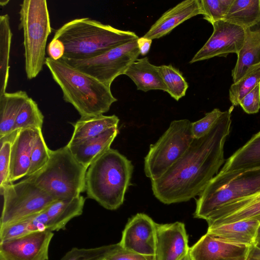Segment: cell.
<instances>
[{"label":"cell","instance_id":"6da1fadb","mask_svg":"<svg viewBox=\"0 0 260 260\" xmlns=\"http://www.w3.org/2000/svg\"><path fill=\"white\" fill-rule=\"evenodd\" d=\"M234 106L222 112L205 136L194 138L185 153L158 179L151 181L155 197L165 204L186 202L201 193L224 162Z\"/></svg>","mask_w":260,"mask_h":260},{"label":"cell","instance_id":"7a4b0ae2","mask_svg":"<svg viewBox=\"0 0 260 260\" xmlns=\"http://www.w3.org/2000/svg\"><path fill=\"white\" fill-rule=\"evenodd\" d=\"M139 38L134 32L119 29L87 17L64 24L53 38L63 44L64 52L61 58L74 60L94 57Z\"/></svg>","mask_w":260,"mask_h":260},{"label":"cell","instance_id":"3957f363","mask_svg":"<svg viewBox=\"0 0 260 260\" xmlns=\"http://www.w3.org/2000/svg\"><path fill=\"white\" fill-rule=\"evenodd\" d=\"M45 64L61 88L63 100L72 105L81 117L103 115L117 101L111 87L62 59L47 57Z\"/></svg>","mask_w":260,"mask_h":260},{"label":"cell","instance_id":"277c9868","mask_svg":"<svg viewBox=\"0 0 260 260\" xmlns=\"http://www.w3.org/2000/svg\"><path fill=\"white\" fill-rule=\"evenodd\" d=\"M133 169L131 160L118 150L110 148L96 158L87 170L85 191L87 197L107 210L117 209L124 202Z\"/></svg>","mask_w":260,"mask_h":260},{"label":"cell","instance_id":"5b68a950","mask_svg":"<svg viewBox=\"0 0 260 260\" xmlns=\"http://www.w3.org/2000/svg\"><path fill=\"white\" fill-rule=\"evenodd\" d=\"M87 170L75 159L66 145L51 150L47 164L25 178L55 200L68 199L78 197L86 190Z\"/></svg>","mask_w":260,"mask_h":260},{"label":"cell","instance_id":"8992f818","mask_svg":"<svg viewBox=\"0 0 260 260\" xmlns=\"http://www.w3.org/2000/svg\"><path fill=\"white\" fill-rule=\"evenodd\" d=\"M260 191V167L219 171L196 200L194 218L206 220L222 206Z\"/></svg>","mask_w":260,"mask_h":260},{"label":"cell","instance_id":"52a82bcc","mask_svg":"<svg viewBox=\"0 0 260 260\" xmlns=\"http://www.w3.org/2000/svg\"><path fill=\"white\" fill-rule=\"evenodd\" d=\"M19 28L23 30L25 70L28 79L36 77L45 64V48L51 32L46 0H24L20 5Z\"/></svg>","mask_w":260,"mask_h":260},{"label":"cell","instance_id":"ba28073f","mask_svg":"<svg viewBox=\"0 0 260 260\" xmlns=\"http://www.w3.org/2000/svg\"><path fill=\"white\" fill-rule=\"evenodd\" d=\"M188 119L171 122L157 141L150 146L144 158V172L151 181L162 176L187 151L194 139Z\"/></svg>","mask_w":260,"mask_h":260},{"label":"cell","instance_id":"9c48e42d","mask_svg":"<svg viewBox=\"0 0 260 260\" xmlns=\"http://www.w3.org/2000/svg\"><path fill=\"white\" fill-rule=\"evenodd\" d=\"M1 194L3 206L0 229L45 210L56 200L25 178L7 186Z\"/></svg>","mask_w":260,"mask_h":260},{"label":"cell","instance_id":"30bf717a","mask_svg":"<svg viewBox=\"0 0 260 260\" xmlns=\"http://www.w3.org/2000/svg\"><path fill=\"white\" fill-rule=\"evenodd\" d=\"M137 40L114 47L91 58L82 60L60 59L111 87L115 79L124 74L130 65L138 59L140 52Z\"/></svg>","mask_w":260,"mask_h":260},{"label":"cell","instance_id":"8fae6325","mask_svg":"<svg viewBox=\"0 0 260 260\" xmlns=\"http://www.w3.org/2000/svg\"><path fill=\"white\" fill-rule=\"evenodd\" d=\"M213 31L203 46L189 61L192 63L215 56L226 57L237 54L241 50L245 40V29L223 20L212 24Z\"/></svg>","mask_w":260,"mask_h":260},{"label":"cell","instance_id":"7c38bea8","mask_svg":"<svg viewBox=\"0 0 260 260\" xmlns=\"http://www.w3.org/2000/svg\"><path fill=\"white\" fill-rule=\"evenodd\" d=\"M53 235L47 230L0 242V260H48Z\"/></svg>","mask_w":260,"mask_h":260},{"label":"cell","instance_id":"4fadbf2b","mask_svg":"<svg viewBox=\"0 0 260 260\" xmlns=\"http://www.w3.org/2000/svg\"><path fill=\"white\" fill-rule=\"evenodd\" d=\"M156 224L147 214H136L128 220L118 243L127 250L145 256H154Z\"/></svg>","mask_w":260,"mask_h":260},{"label":"cell","instance_id":"5bb4252c","mask_svg":"<svg viewBox=\"0 0 260 260\" xmlns=\"http://www.w3.org/2000/svg\"><path fill=\"white\" fill-rule=\"evenodd\" d=\"M183 223L156 224L155 260H178L189 250Z\"/></svg>","mask_w":260,"mask_h":260},{"label":"cell","instance_id":"9a60e30c","mask_svg":"<svg viewBox=\"0 0 260 260\" xmlns=\"http://www.w3.org/2000/svg\"><path fill=\"white\" fill-rule=\"evenodd\" d=\"M249 246L234 244L206 233L189 248L194 260H244Z\"/></svg>","mask_w":260,"mask_h":260},{"label":"cell","instance_id":"2e32d148","mask_svg":"<svg viewBox=\"0 0 260 260\" xmlns=\"http://www.w3.org/2000/svg\"><path fill=\"white\" fill-rule=\"evenodd\" d=\"M247 220L260 221V191L221 206L206 221L210 227Z\"/></svg>","mask_w":260,"mask_h":260},{"label":"cell","instance_id":"e0dca14e","mask_svg":"<svg viewBox=\"0 0 260 260\" xmlns=\"http://www.w3.org/2000/svg\"><path fill=\"white\" fill-rule=\"evenodd\" d=\"M203 15L200 0H186L165 12L143 38L152 40L169 34L176 27L198 15Z\"/></svg>","mask_w":260,"mask_h":260},{"label":"cell","instance_id":"ac0fdd59","mask_svg":"<svg viewBox=\"0 0 260 260\" xmlns=\"http://www.w3.org/2000/svg\"><path fill=\"white\" fill-rule=\"evenodd\" d=\"M38 128H23L17 131L12 141L10 155V183L26 177Z\"/></svg>","mask_w":260,"mask_h":260},{"label":"cell","instance_id":"d6986e66","mask_svg":"<svg viewBox=\"0 0 260 260\" xmlns=\"http://www.w3.org/2000/svg\"><path fill=\"white\" fill-rule=\"evenodd\" d=\"M118 133V126H116L95 137L69 141L67 146L75 159L88 169L96 158L111 148Z\"/></svg>","mask_w":260,"mask_h":260},{"label":"cell","instance_id":"ffe728a7","mask_svg":"<svg viewBox=\"0 0 260 260\" xmlns=\"http://www.w3.org/2000/svg\"><path fill=\"white\" fill-rule=\"evenodd\" d=\"M259 226L258 220H241L208 227L207 233L225 242L250 246L255 244Z\"/></svg>","mask_w":260,"mask_h":260},{"label":"cell","instance_id":"44dd1931","mask_svg":"<svg viewBox=\"0 0 260 260\" xmlns=\"http://www.w3.org/2000/svg\"><path fill=\"white\" fill-rule=\"evenodd\" d=\"M237 57L232 71L234 83L240 79L251 67L260 63V21L245 29L244 44Z\"/></svg>","mask_w":260,"mask_h":260},{"label":"cell","instance_id":"7402d4cb","mask_svg":"<svg viewBox=\"0 0 260 260\" xmlns=\"http://www.w3.org/2000/svg\"><path fill=\"white\" fill-rule=\"evenodd\" d=\"M124 75L134 82L137 90L144 92L160 90L167 92V88L159 72L158 66L151 64L147 57L134 61Z\"/></svg>","mask_w":260,"mask_h":260},{"label":"cell","instance_id":"603a6c76","mask_svg":"<svg viewBox=\"0 0 260 260\" xmlns=\"http://www.w3.org/2000/svg\"><path fill=\"white\" fill-rule=\"evenodd\" d=\"M84 203L85 199L81 195L53 202L45 209L49 230L53 232L64 229L72 219L82 214Z\"/></svg>","mask_w":260,"mask_h":260},{"label":"cell","instance_id":"cb8c5ba5","mask_svg":"<svg viewBox=\"0 0 260 260\" xmlns=\"http://www.w3.org/2000/svg\"><path fill=\"white\" fill-rule=\"evenodd\" d=\"M256 167H260V131L228 158L220 171Z\"/></svg>","mask_w":260,"mask_h":260},{"label":"cell","instance_id":"d4e9b609","mask_svg":"<svg viewBox=\"0 0 260 260\" xmlns=\"http://www.w3.org/2000/svg\"><path fill=\"white\" fill-rule=\"evenodd\" d=\"M119 119L115 115H100L83 117L74 123V132L70 142L96 137L108 129L118 126Z\"/></svg>","mask_w":260,"mask_h":260},{"label":"cell","instance_id":"484cf974","mask_svg":"<svg viewBox=\"0 0 260 260\" xmlns=\"http://www.w3.org/2000/svg\"><path fill=\"white\" fill-rule=\"evenodd\" d=\"M28 98L22 90L0 96V138L13 133L18 114Z\"/></svg>","mask_w":260,"mask_h":260},{"label":"cell","instance_id":"4316f807","mask_svg":"<svg viewBox=\"0 0 260 260\" xmlns=\"http://www.w3.org/2000/svg\"><path fill=\"white\" fill-rule=\"evenodd\" d=\"M244 29L260 21V0H234L224 20Z\"/></svg>","mask_w":260,"mask_h":260},{"label":"cell","instance_id":"83f0119b","mask_svg":"<svg viewBox=\"0 0 260 260\" xmlns=\"http://www.w3.org/2000/svg\"><path fill=\"white\" fill-rule=\"evenodd\" d=\"M47 230H50L49 218L45 210L16 223L1 228L0 242Z\"/></svg>","mask_w":260,"mask_h":260},{"label":"cell","instance_id":"f1b7e54d","mask_svg":"<svg viewBox=\"0 0 260 260\" xmlns=\"http://www.w3.org/2000/svg\"><path fill=\"white\" fill-rule=\"evenodd\" d=\"M8 14L0 16V96L6 93L9 77V58L12 38Z\"/></svg>","mask_w":260,"mask_h":260},{"label":"cell","instance_id":"f546056e","mask_svg":"<svg viewBox=\"0 0 260 260\" xmlns=\"http://www.w3.org/2000/svg\"><path fill=\"white\" fill-rule=\"evenodd\" d=\"M260 83V63L251 67L229 89V99L233 106H238L241 100Z\"/></svg>","mask_w":260,"mask_h":260},{"label":"cell","instance_id":"4dcf8cb0","mask_svg":"<svg viewBox=\"0 0 260 260\" xmlns=\"http://www.w3.org/2000/svg\"><path fill=\"white\" fill-rule=\"evenodd\" d=\"M167 92L175 100L185 95L188 85L182 73L172 65L158 66Z\"/></svg>","mask_w":260,"mask_h":260},{"label":"cell","instance_id":"1f68e13d","mask_svg":"<svg viewBox=\"0 0 260 260\" xmlns=\"http://www.w3.org/2000/svg\"><path fill=\"white\" fill-rule=\"evenodd\" d=\"M44 116L37 103L28 98L17 117L13 132L23 128H42Z\"/></svg>","mask_w":260,"mask_h":260},{"label":"cell","instance_id":"d6a6232c","mask_svg":"<svg viewBox=\"0 0 260 260\" xmlns=\"http://www.w3.org/2000/svg\"><path fill=\"white\" fill-rule=\"evenodd\" d=\"M50 151L43 137L42 128H38L31 151L29 168L26 177L34 174L47 164L50 158Z\"/></svg>","mask_w":260,"mask_h":260},{"label":"cell","instance_id":"836d02e7","mask_svg":"<svg viewBox=\"0 0 260 260\" xmlns=\"http://www.w3.org/2000/svg\"><path fill=\"white\" fill-rule=\"evenodd\" d=\"M17 131L0 138V190L1 193L4 188L10 185V155L12 141Z\"/></svg>","mask_w":260,"mask_h":260},{"label":"cell","instance_id":"e575fe53","mask_svg":"<svg viewBox=\"0 0 260 260\" xmlns=\"http://www.w3.org/2000/svg\"><path fill=\"white\" fill-rule=\"evenodd\" d=\"M203 18L211 24L224 20L234 0H200Z\"/></svg>","mask_w":260,"mask_h":260},{"label":"cell","instance_id":"d590c367","mask_svg":"<svg viewBox=\"0 0 260 260\" xmlns=\"http://www.w3.org/2000/svg\"><path fill=\"white\" fill-rule=\"evenodd\" d=\"M111 245L89 248L74 247L67 252L60 260H100L105 257Z\"/></svg>","mask_w":260,"mask_h":260},{"label":"cell","instance_id":"8d00e7d4","mask_svg":"<svg viewBox=\"0 0 260 260\" xmlns=\"http://www.w3.org/2000/svg\"><path fill=\"white\" fill-rule=\"evenodd\" d=\"M222 112L215 108L207 113L201 119L191 123V130L194 138L199 139L206 135L212 128Z\"/></svg>","mask_w":260,"mask_h":260},{"label":"cell","instance_id":"74e56055","mask_svg":"<svg viewBox=\"0 0 260 260\" xmlns=\"http://www.w3.org/2000/svg\"><path fill=\"white\" fill-rule=\"evenodd\" d=\"M106 260H155L154 256H145L122 248L119 243L111 244Z\"/></svg>","mask_w":260,"mask_h":260},{"label":"cell","instance_id":"f35d334b","mask_svg":"<svg viewBox=\"0 0 260 260\" xmlns=\"http://www.w3.org/2000/svg\"><path fill=\"white\" fill-rule=\"evenodd\" d=\"M239 105L247 114H255L259 111L260 109V83L241 100Z\"/></svg>","mask_w":260,"mask_h":260},{"label":"cell","instance_id":"ab89813d","mask_svg":"<svg viewBox=\"0 0 260 260\" xmlns=\"http://www.w3.org/2000/svg\"><path fill=\"white\" fill-rule=\"evenodd\" d=\"M47 51L50 58L54 60H58L63 57L64 47L60 40L52 39L48 45Z\"/></svg>","mask_w":260,"mask_h":260},{"label":"cell","instance_id":"60d3db41","mask_svg":"<svg viewBox=\"0 0 260 260\" xmlns=\"http://www.w3.org/2000/svg\"><path fill=\"white\" fill-rule=\"evenodd\" d=\"M152 40L143 38H139L138 40V47L140 54L144 55L149 51Z\"/></svg>","mask_w":260,"mask_h":260},{"label":"cell","instance_id":"b9f144b4","mask_svg":"<svg viewBox=\"0 0 260 260\" xmlns=\"http://www.w3.org/2000/svg\"><path fill=\"white\" fill-rule=\"evenodd\" d=\"M244 260H260V248L255 244L249 246Z\"/></svg>","mask_w":260,"mask_h":260},{"label":"cell","instance_id":"7bdbcfd3","mask_svg":"<svg viewBox=\"0 0 260 260\" xmlns=\"http://www.w3.org/2000/svg\"><path fill=\"white\" fill-rule=\"evenodd\" d=\"M178 260H194L193 258L192 257L189 250V251L185 254L184 255H183L182 257H181Z\"/></svg>","mask_w":260,"mask_h":260},{"label":"cell","instance_id":"ee69618b","mask_svg":"<svg viewBox=\"0 0 260 260\" xmlns=\"http://www.w3.org/2000/svg\"><path fill=\"white\" fill-rule=\"evenodd\" d=\"M260 244V226L259 227V229H258V232H257V236H256V239H255V245H258V244Z\"/></svg>","mask_w":260,"mask_h":260},{"label":"cell","instance_id":"f6af8a7d","mask_svg":"<svg viewBox=\"0 0 260 260\" xmlns=\"http://www.w3.org/2000/svg\"><path fill=\"white\" fill-rule=\"evenodd\" d=\"M9 2V1H1L0 2V5L2 6H4L8 4Z\"/></svg>","mask_w":260,"mask_h":260},{"label":"cell","instance_id":"bcb514c9","mask_svg":"<svg viewBox=\"0 0 260 260\" xmlns=\"http://www.w3.org/2000/svg\"><path fill=\"white\" fill-rule=\"evenodd\" d=\"M257 246H258L259 248H260V244L258 245H256Z\"/></svg>","mask_w":260,"mask_h":260},{"label":"cell","instance_id":"7dc6e473","mask_svg":"<svg viewBox=\"0 0 260 260\" xmlns=\"http://www.w3.org/2000/svg\"><path fill=\"white\" fill-rule=\"evenodd\" d=\"M100 260H106V259H105V258H103L101 259H100Z\"/></svg>","mask_w":260,"mask_h":260}]
</instances>
